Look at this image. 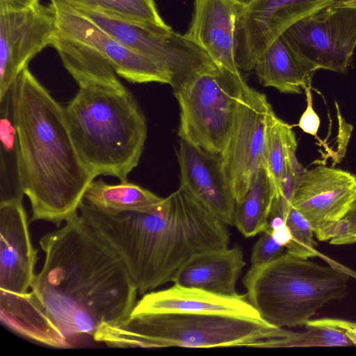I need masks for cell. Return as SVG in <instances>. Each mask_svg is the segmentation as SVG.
<instances>
[{
    "instance_id": "6da1fadb",
    "label": "cell",
    "mask_w": 356,
    "mask_h": 356,
    "mask_svg": "<svg viewBox=\"0 0 356 356\" xmlns=\"http://www.w3.org/2000/svg\"><path fill=\"white\" fill-rule=\"evenodd\" d=\"M45 259L31 291L70 340L128 317L138 291L118 254L79 212L44 235Z\"/></svg>"
},
{
    "instance_id": "7a4b0ae2",
    "label": "cell",
    "mask_w": 356,
    "mask_h": 356,
    "mask_svg": "<svg viewBox=\"0 0 356 356\" xmlns=\"http://www.w3.org/2000/svg\"><path fill=\"white\" fill-rule=\"evenodd\" d=\"M15 84V115L22 190L31 207V222L57 227L79 212L96 178L81 161L61 106L25 67Z\"/></svg>"
},
{
    "instance_id": "3957f363",
    "label": "cell",
    "mask_w": 356,
    "mask_h": 356,
    "mask_svg": "<svg viewBox=\"0 0 356 356\" xmlns=\"http://www.w3.org/2000/svg\"><path fill=\"white\" fill-rule=\"evenodd\" d=\"M64 113L76 149L97 176L127 181L138 165L147 138L145 116L134 95L122 84H78Z\"/></svg>"
},
{
    "instance_id": "277c9868",
    "label": "cell",
    "mask_w": 356,
    "mask_h": 356,
    "mask_svg": "<svg viewBox=\"0 0 356 356\" xmlns=\"http://www.w3.org/2000/svg\"><path fill=\"white\" fill-rule=\"evenodd\" d=\"M290 331L261 319L221 314H132L102 325L95 341L115 348L257 347Z\"/></svg>"
},
{
    "instance_id": "5b68a950",
    "label": "cell",
    "mask_w": 356,
    "mask_h": 356,
    "mask_svg": "<svg viewBox=\"0 0 356 356\" xmlns=\"http://www.w3.org/2000/svg\"><path fill=\"white\" fill-rule=\"evenodd\" d=\"M348 274L333 266L284 252L252 265L243 279L246 297L261 318L284 328L305 325L325 305L348 294Z\"/></svg>"
},
{
    "instance_id": "8992f818",
    "label": "cell",
    "mask_w": 356,
    "mask_h": 356,
    "mask_svg": "<svg viewBox=\"0 0 356 356\" xmlns=\"http://www.w3.org/2000/svg\"><path fill=\"white\" fill-rule=\"evenodd\" d=\"M245 84L241 75L218 66L174 90L180 109V138L220 155L232 131Z\"/></svg>"
},
{
    "instance_id": "52a82bcc",
    "label": "cell",
    "mask_w": 356,
    "mask_h": 356,
    "mask_svg": "<svg viewBox=\"0 0 356 356\" xmlns=\"http://www.w3.org/2000/svg\"><path fill=\"white\" fill-rule=\"evenodd\" d=\"M72 8L126 47L166 70L171 76L170 86L174 90L197 76L218 67L202 47L185 35L175 32L170 26L134 23L96 10Z\"/></svg>"
},
{
    "instance_id": "ba28073f",
    "label": "cell",
    "mask_w": 356,
    "mask_h": 356,
    "mask_svg": "<svg viewBox=\"0 0 356 356\" xmlns=\"http://www.w3.org/2000/svg\"><path fill=\"white\" fill-rule=\"evenodd\" d=\"M284 33L319 70L346 74L356 47V0H337Z\"/></svg>"
},
{
    "instance_id": "9c48e42d",
    "label": "cell",
    "mask_w": 356,
    "mask_h": 356,
    "mask_svg": "<svg viewBox=\"0 0 356 356\" xmlns=\"http://www.w3.org/2000/svg\"><path fill=\"white\" fill-rule=\"evenodd\" d=\"M273 111L266 95L244 86L234 125L220 154L235 202H239L264 166L266 129Z\"/></svg>"
},
{
    "instance_id": "30bf717a",
    "label": "cell",
    "mask_w": 356,
    "mask_h": 356,
    "mask_svg": "<svg viewBox=\"0 0 356 356\" xmlns=\"http://www.w3.org/2000/svg\"><path fill=\"white\" fill-rule=\"evenodd\" d=\"M337 0H253L236 24L235 58L249 71L267 47L298 21Z\"/></svg>"
},
{
    "instance_id": "8fae6325",
    "label": "cell",
    "mask_w": 356,
    "mask_h": 356,
    "mask_svg": "<svg viewBox=\"0 0 356 356\" xmlns=\"http://www.w3.org/2000/svg\"><path fill=\"white\" fill-rule=\"evenodd\" d=\"M355 200V175L317 165L306 170L298 181L291 205L309 222L318 241H328Z\"/></svg>"
},
{
    "instance_id": "7c38bea8",
    "label": "cell",
    "mask_w": 356,
    "mask_h": 356,
    "mask_svg": "<svg viewBox=\"0 0 356 356\" xmlns=\"http://www.w3.org/2000/svg\"><path fill=\"white\" fill-rule=\"evenodd\" d=\"M56 31L104 58L118 76L133 83L171 84L170 73L152 60L126 47L91 19L60 0H51Z\"/></svg>"
},
{
    "instance_id": "4fadbf2b",
    "label": "cell",
    "mask_w": 356,
    "mask_h": 356,
    "mask_svg": "<svg viewBox=\"0 0 356 356\" xmlns=\"http://www.w3.org/2000/svg\"><path fill=\"white\" fill-rule=\"evenodd\" d=\"M56 31L52 3L0 12V99L30 60L51 45Z\"/></svg>"
},
{
    "instance_id": "5bb4252c",
    "label": "cell",
    "mask_w": 356,
    "mask_h": 356,
    "mask_svg": "<svg viewBox=\"0 0 356 356\" xmlns=\"http://www.w3.org/2000/svg\"><path fill=\"white\" fill-rule=\"evenodd\" d=\"M180 186L225 224L234 225L235 199L221 156L181 139L177 152Z\"/></svg>"
},
{
    "instance_id": "9a60e30c",
    "label": "cell",
    "mask_w": 356,
    "mask_h": 356,
    "mask_svg": "<svg viewBox=\"0 0 356 356\" xmlns=\"http://www.w3.org/2000/svg\"><path fill=\"white\" fill-rule=\"evenodd\" d=\"M38 252L31 243L23 201L0 202V289L29 292Z\"/></svg>"
},
{
    "instance_id": "2e32d148",
    "label": "cell",
    "mask_w": 356,
    "mask_h": 356,
    "mask_svg": "<svg viewBox=\"0 0 356 356\" xmlns=\"http://www.w3.org/2000/svg\"><path fill=\"white\" fill-rule=\"evenodd\" d=\"M245 6L234 0H194V10L184 34L202 47L218 65L236 75V24Z\"/></svg>"
},
{
    "instance_id": "e0dca14e",
    "label": "cell",
    "mask_w": 356,
    "mask_h": 356,
    "mask_svg": "<svg viewBox=\"0 0 356 356\" xmlns=\"http://www.w3.org/2000/svg\"><path fill=\"white\" fill-rule=\"evenodd\" d=\"M131 313L221 314L261 319L245 295L223 296L175 284L144 294Z\"/></svg>"
},
{
    "instance_id": "ac0fdd59",
    "label": "cell",
    "mask_w": 356,
    "mask_h": 356,
    "mask_svg": "<svg viewBox=\"0 0 356 356\" xmlns=\"http://www.w3.org/2000/svg\"><path fill=\"white\" fill-rule=\"evenodd\" d=\"M245 265L242 248L236 245L199 252L172 279L175 284L223 296H236V282Z\"/></svg>"
},
{
    "instance_id": "d6986e66",
    "label": "cell",
    "mask_w": 356,
    "mask_h": 356,
    "mask_svg": "<svg viewBox=\"0 0 356 356\" xmlns=\"http://www.w3.org/2000/svg\"><path fill=\"white\" fill-rule=\"evenodd\" d=\"M254 69L264 86L291 94H301L305 87H311L319 70L284 32L267 47Z\"/></svg>"
},
{
    "instance_id": "ffe728a7",
    "label": "cell",
    "mask_w": 356,
    "mask_h": 356,
    "mask_svg": "<svg viewBox=\"0 0 356 356\" xmlns=\"http://www.w3.org/2000/svg\"><path fill=\"white\" fill-rule=\"evenodd\" d=\"M0 318L13 331L38 343L60 348L70 346L31 291L18 294L0 289Z\"/></svg>"
},
{
    "instance_id": "44dd1931",
    "label": "cell",
    "mask_w": 356,
    "mask_h": 356,
    "mask_svg": "<svg viewBox=\"0 0 356 356\" xmlns=\"http://www.w3.org/2000/svg\"><path fill=\"white\" fill-rule=\"evenodd\" d=\"M0 202L23 201L15 81L0 99Z\"/></svg>"
},
{
    "instance_id": "7402d4cb",
    "label": "cell",
    "mask_w": 356,
    "mask_h": 356,
    "mask_svg": "<svg viewBox=\"0 0 356 356\" xmlns=\"http://www.w3.org/2000/svg\"><path fill=\"white\" fill-rule=\"evenodd\" d=\"M305 330L289 336L267 340L258 348L356 346V323L324 318L308 321Z\"/></svg>"
},
{
    "instance_id": "603a6c76",
    "label": "cell",
    "mask_w": 356,
    "mask_h": 356,
    "mask_svg": "<svg viewBox=\"0 0 356 356\" xmlns=\"http://www.w3.org/2000/svg\"><path fill=\"white\" fill-rule=\"evenodd\" d=\"M276 188L264 166L257 174L243 197L236 202L234 225L245 237H252L268 227Z\"/></svg>"
},
{
    "instance_id": "cb8c5ba5",
    "label": "cell",
    "mask_w": 356,
    "mask_h": 356,
    "mask_svg": "<svg viewBox=\"0 0 356 356\" xmlns=\"http://www.w3.org/2000/svg\"><path fill=\"white\" fill-rule=\"evenodd\" d=\"M83 200L106 211H140L157 206L164 198L128 181L108 184L102 179H94L87 187Z\"/></svg>"
},
{
    "instance_id": "d4e9b609",
    "label": "cell",
    "mask_w": 356,
    "mask_h": 356,
    "mask_svg": "<svg viewBox=\"0 0 356 356\" xmlns=\"http://www.w3.org/2000/svg\"><path fill=\"white\" fill-rule=\"evenodd\" d=\"M70 6L96 10L134 23L166 27L154 0H60Z\"/></svg>"
},
{
    "instance_id": "484cf974",
    "label": "cell",
    "mask_w": 356,
    "mask_h": 356,
    "mask_svg": "<svg viewBox=\"0 0 356 356\" xmlns=\"http://www.w3.org/2000/svg\"><path fill=\"white\" fill-rule=\"evenodd\" d=\"M295 140L291 127L272 111L266 129L264 166L275 184L276 193L286 166L287 147Z\"/></svg>"
},
{
    "instance_id": "4316f807",
    "label": "cell",
    "mask_w": 356,
    "mask_h": 356,
    "mask_svg": "<svg viewBox=\"0 0 356 356\" xmlns=\"http://www.w3.org/2000/svg\"><path fill=\"white\" fill-rule=\"evenodd\" d=\"M284 218L291 234V241L285 248L286 252L303 259L318 255L314 232L303 216L291 205Z\"/></svg>"
},
{
    "instance_id": "83f0119b",
    "label": "cell",
    "mask_w": 356,
    "mask_h": 356,
    "mask_svg": "<svg viewBox=\"0 0 356 356\" xmlns=\"http://www.w3.org/2000/svg\"><path fill=\"white\" fill-rule=\"evenodd\" d=\"M285 248L277 243L268 229L261 233L259 240L254 244L251 254L253 265H261L270 262L284 252Z\"/></svg>"
},
{
    "instance_id": "f1b7e54d",
    "label": "cell",
    "mask_w": 356,
    "mask_h": 356,
    "mask_svg": "<svg viewBox=\"0 0 356 356\" xmlns=\"http://www.w3.org/2000/svg\"><path fill=\"white\" fill-rule=\"evenodd\" d=\"M303 90L306 95L307 107L301 115L297 125L305 133L316 136L321 124L320 118L313 107L311 87H305Z\"/></svg>"
},
{
    "instance_id": "f546056e",
    "label": "cell",
    "mask_w": 356,
    "mask_h": 356,
    "mask_svg": "<svg viewBox=\"0 0 356 356\" xmlns=\"http://www.w3.org/2000/svg\"><path fill=\"white\" fill-rule=\"evenodd\" d=\"M40 2V0H0V12L24 10Z\"/></svg>"
},
{
    "instance_id": "4dcf8cb0",
    "label": "cell",
    "mask_w": 356,
    "mask_h": 356,
    "mask_svg": "<svg viewBox=\"0 0 356 356\" xmlns=\"http://www.w3.org/2000/svg\"><path fill=\"white\" fill-rule=\"evenodd\" d=\"M347 222L353 243H356V200L343 218Z\"/></svg>"
},
{
    "instance_id": "1f68e13d",
    "label": "cell",
    "mask_w": 356,
    "mask_h": 356,
    "mask_svg": "<svg viewBox=\"0 0 356 356\" xmlns=\"http://www.w3.org/2000/svg\"><path fill=\"white\" fill-rule=\"evenodd\" d=\"M235 1L247 6L249 5L253 0H234Z\"/></svg>"
}]
</instances>
